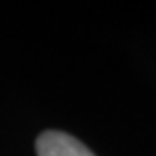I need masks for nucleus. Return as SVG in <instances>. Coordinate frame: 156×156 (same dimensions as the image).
<instances>
[{
  "instance_id": "1",
  "label": "nucleus",
  "mask_w": 156,
  "mask_h": 156,
  "mask_svg": "<svg viewBox=\"0 0 156 156\" xmlns=\"http://www.w3.org/2000/svg\"><path fill=\"white\" fill-rule=\"evenodd\" d=\"M37 154L39 156H95L85 144L65 132L49 130L37 138Z\"/></svg>"
}]
</instances>
